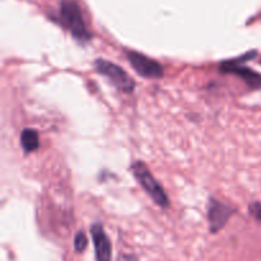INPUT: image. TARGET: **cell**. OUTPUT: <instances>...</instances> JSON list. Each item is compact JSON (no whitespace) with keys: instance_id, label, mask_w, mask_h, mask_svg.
I'll use <instances>...</instances> for the list:
<instances>
[{"instance_id":"6da1fadb","label":"cell","mask_w":261,"mask_h":261,"mask_svg":"<svg viewBox=\"0 0 261 261\" xmlns=\"http://www.w3.org/2000/svg\"><path fill=\"white\" fill-rule=\"evenodd\" d=\"M59 17H60L61 24L66 30H69L74 38L82 41V42H87L91 40L92 35L87 28L83 15H82L81 7L75 0H63L60 3Z\"/></svg>"},{"instance_id":"7a4b0ae2","label":"cell","mask_w":261,"mask_h":261,"mask_svg":"<svg viewBox=\"0 0 261 261\" xmlns=\"http://www.w3.org/2000/svg\"><path fill=\"white\" fill-rule=\"evenodd\" d=\"M130 168H132L133 175L137 178L138 182L147 191L148 195L154 200V203L163 209L168 208L170 206V198L166 194L165 189L161 186V184L150 173V171L148 170L144 162H142V161H135Z\"/></svg>"},{"instance_id":"3957f363","label":"cell","mask_w":261,"mask_h":261,"mask_svg":"<svg viewBox=\"0 0 261 261\" xmlns=\"http://www.w3.org/2000/svg\"><path fill=\"white\" fill-rule=\"evenodd\" d=\"M257 53L255 50L249 51L245 55L240 58L231 59V60L222 61L219 64V71L224 74H236L240 78L244 79L245 83L251 89H260L261 88V74L256 73L252 69L247 68L244 64L251 59L256 58Z\"/></svg>"},{"instance_id":"277c9868","label":"cell","mask_w":261,"mask_h":261,"mask_svg":"<svg viewBox=\"0 0 261 261\" xmlns=\"http://www.w3.org/2000/svg\"><path fill=\"white\" fill-rule=\"evenodd\" d=\"M94 68L97 73L106 76L119 91L125 93H133L135 89V82L121 66L111 63L105 59H97L94 61Z\"/></svg>"},{"instance_id":"5b68a950","label":"cell","mask_w":261,"mask_h":261,"mask_svg":"<svg viewBox=\"0 0 261 261\" xmlns=\"http://www.w3.org/2000/svg\"><path fill=\"white\" fill-rule=\"evenodd\" d=\"M126 58L129 60L130 65L134 68L139 75L144 76L147 79H161L165 75V69L158 61L137 53V51H126Z\"/></svg>"},{"instance_id":"8992f818","label":"cell","mask_w":261,"mask_h":261,"mask_svg":"<svg viewBox=\"0 0 261 261\" xmlns=\"http://www.w3.org/2000/svg\"><path fill=\"white\" fill-rule=\"evenodd\" d=\"M233 214L234 208L229 206L228 204L217 200V199L211 198L208 204V219L212 233H217L221 231Z\"/></svg>"},{"instance_id":"52a82bcc","label":"cell","mask_w":261,"mask_h":261,"mask_svg":"<svg viewBox=\"0 0 261 261\" xmlns=\"http://www.w3.org/2000/svg\"><path fill=\"white\" fill-rule=\"evenodd\" d=\"M91 234L94 244V251H96L97 261H111V241H110L103 226L99 223H94L93 226H91Z\"/></svg>"},{"instance_id":"ba28073f","label":"cell","mask_w":261,"mask_h":261,"mask_svg":"<svg viewBox=\"0 0 261 261\" xmlns=\"http://www.w3.org/2000/svg\"><path fill=\"white\" fill-rule=\"evenodd\" d=\"M20 144H22L23 150L25 153L35 152L40 147V137L38 133L35 129L31 127H25L20 133Z\"/></svg>"},{"instance_id":"9c48e42d","label":"cell","mask_w":261,"mask_h":261,"mask_svg":"<svg viewBox=\"0 0 261 261\" xmlns=\"http://www.w3.org/2000/svg\"><path fill=\"white\" fill-rule=\"evenodd\" d=\"M87 246H88V239H87L86 233L83 231H78L74 237V250L78 254H82L87 249Z\"/></svg>"},{"instance_id":"30bf717a","label":"cell","mask_w":261,"mask_h":261,"mask_svg":"<svg viewBox=\"0 0 261 261\" xmlns=\"http://www.w3.org/2000/svg\"><path fill=\"white\" fill-rule=\"evenodd\" d=\"M249 212L256 221L261 222V203L260 201H252L249 205Z\"/></svg>"},{"instance_id":"8fae6325","label":"cell","mask_w":261,"mask_h":261,"mask_svg":"<svg viewBox=\"0 0 261 261\" xmlns=\"http://www.w3.org/2000/svg\"><path fill=\"white\" fill-rule=\"evenodd\" d=\"M117 261H139V259L133 254H120Z\"/></svg>"}]
</instances>
